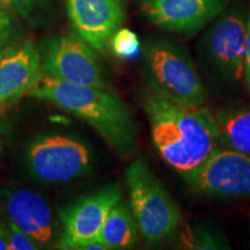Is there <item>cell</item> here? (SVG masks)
Here are the masks:
<instances>
[{
	"label": "cell",
	"instance_id": "cell-1",
	"mask_svg": "<svg viewBox=\"0 0 250 250\" xmlns=\"http://www.w3.org/2000/svg\"><path fill=\"white\" fill-rule=\"evenodd\" d=\"M143 105L156 149L181 176L197 169L219 146L217 120L208 108L176 104L152 90Z\"/></svg>",
	"mask_w": 250,
	"mask_h": 250
},
{
	"label": "cell",
	"instance_id": "cell-2",
	"mask_svg": "<svg viewBox=\"0 0 250 250\" xmlns=\"http://www.w3.org/2000/svg\"><path fill=\"white\" fill-rule=\"evenodd\" d=\"M29 94L87 122L121 158L126 159L133 154L137 132L132 114L107 88L76 85L43 74Z\"/></svg>",
	"mask_w": 250,
	"mask_h": 250
},
{
	"label": "cell",
	"instance_id": "cell-3",
	"mask_svg": "<svg viewBox=\"0 0 250 250\" xmlns=\"http://www.w3.org/2000/svg\"><path fill=\"white\" fill-rule=\"evenodd\" d=\"M144 72L152 92L176 104L202 107L208 100L191 56L176 41L160 40L149 45Z\"/></svg>",
	"mask_w": 250,
	"mask_h": 250
},
{
	"label": "cell",
	"instance_id": "cell-4",
	"mask_svg": "<svg viewBox=\"0 0 250 250\" xmlns=\"http://www.w3.org/2000/svg\"><path fill=\"white\" fill-rule=\"evenodd\" d=\"M125 183L130 193L131 211L144 240L153 245L173 235L182 214L144 159H137L127 167Z\"/></svg>",
	"mask_w": 250,
	"mask_h": 250
},
{
	"label": "cell",
	"instance_id": "cell-5",
	"mask_svg": "<svg viewBox=\"0 0 250 250\" xmlns=\"http://www.w3.org/2000/svg\"><path fill=\"white\" fill-rule=\"evenodd\" d=\"M247 18L243 6H233L219 15L201 41L199 52L205 70L223 85L243 83Z\"/></svg>",
	"mask_w": 250,
	"mask_h": 250
},
{
	"label": "cell",
	"instance_id": "cell-6",
	"mask_svg": "<svg viewBox=\"0 0 250 250\" xmlns=\"http://www.w3.org/2000/svg\"><path fill=\"white\" fill-rule=\"evenodd\" d=\"M182 179L193 192L215 199L250 197V156L221 146Z\"/></svg>",
	"mask_w": 250,
	"mask_h": 250
},
{
	"label": "cell",
	"instance_id": "cell-7",
	"mask_svg": "<svg viewBox=\"0 0 250 250\" xmlns=\"http://www.w3.org/2000/svg\"><path fill=\"white\" fill-rule=\"evenodd\" d=\"M43 74L54 79L107 88L98 56L83 40L73 36L50 37L39 49Z\"/></svg>",
	"mask_w": 250,
	"mask_h": 250
},
{
	"label": "cell",
	"instance_id": "cell-8",
	"mask_svg": "<svg viewBox=\"0 0 250 250\" xmlns=\"http://www.w3.org/2000/svg\"><path fill=\"white\" fill-rule=\"evenodd\" d=\"M31 174L45 183H62L77 179L90 167V154L83 143L65 136L36 139L27 152Z\"/></svg>",
	"mask_w": 250,
	"mask_h": 250
},
{
	"label": "cell",
	"instance_id": "cell-9",
	"mask_svg": "<svg viewBox=\"0 0 250 250\" xmlns=\"http://www.w3.org/2000/svg\"><path fill=\"white\" fill-rule=\"evenodd\" d=\"M122 199L121 189L109 186L83 196L61 213L62 234L59 249H76L89 241H96L111 208Z\"/></svg>",
	"mask_w": 250,
	"mask_h": 250
},
{
	"label": "cell",
	"instance_id": "cell-10",
	"mask_svg": "<svg viewBox=\"0 0 250 250\" xmlns=\"http://www.w3.org/2000/svg\"><path fill=\"white\" fill-rule=\"evenodd\" d=\"M230 0H140L143 13L154 26L192 35L217 19Z\"/></svg>",
	"mask_w": 250,
	"mask_h": 250
},
{
	"label": "cell",
	"instance_id": "cell-11",
	"mask_svg": "<svg viewBox=\"0 0 250 250\" xmlns=\"http://www.w3.org/2000/svg\"><path fill=\"white\" fill-rule=\"evenodd\" d=\"M72 27L81 40L99 52H104L120 29L124 13L117 0H66Z\"/></svg>",
	"mask_w": 250,
	"mask_h": 250
},
{
	"label": "cell",
	"instance_id": "cell-12",
	"mask_svg": "<svg viewBox=\"0 0 250 250\" xmlns=\"http://www.w3.org/2000/svg\"><path fill=\"white\" fill-rule=\"evenodd\" d=\"M42 76L40 52L31 42L0 57V107L29 94Z\"/></svg>",
	"mask_w": 250,
	"mask_h": 250
},
{
	"label": "cell",
	"instance_id": "cell-13",
	"mask_svg": "<svg viewBox=\"0 0 250 250\" xmlns=\"http://www.w3.org/2000/svg\"><path fill=\"white\" fill-rule=\"evenodd\" d=\"M6 212L9 221L24 230L41 247L52 242L57 224L44 197L28 189L15 190L6 198Z\"/></svg>",
	"mask_w": 250,
	"mask_h": 250
},
{
	"label": "cell",
	"instance_id": "cell-14",
	"mask_svg": "<svg viewBox=\"0 0 250 250\" xmlns=\"http://www.w3.org/2000/svg\"><path fill=\"white\" fill-rule=\"evenodd\" d=\"M214 116L219 146L250 156V102L225 107Z\"/></svg>",
	"mask_w": 250,
	"mask_h": 250
},
{
	"label": "cell",
	"instance_id": "cell-15",
	"mask_svg": "<svg viewBox=\"0 0 250 250\" xmlns=\"http://www.w3.org/2000/svg\"><path fill=\"white\" fill-rule=\"evenodd\" d=\"M138 225L131 208L118 201L111 208L101 228L98 240L108 249H130L137 242Z\"/></svg>",
	"mask_w": 250,
	"mask_h": 250
},
{
	"label": "cell",
	"instance_id": "cell-16",
	"mask_svg": "<svg viewBox=\"0 0 250 250\" xmlns=\"http://www.w3.org/2000/svg\"><path fill=\"white\" fill-rule=\"evenodd\" d=\"M183 246L190 249H229L226 240L205 228H195L183 236Z\"/></svg>",
	"mask_w": 250,
	"mask_h": 250
},
{
	"label": "cell",
	"instance_id": "cell-17",
	"mask_svg": "<svg viewBox=\"0 0 250 250\" xmlns=\"http://www.w3.org/2000/svg\"><path fill=\"white\" fill-rule=\"evenodd\" d=\"M19 26L12 11L0 1V57L15 48Z\"/></svg>",
	"mask_w": 250,
	"mask_h": 250
},
{
	"label": "cell",
	"instance_id": "cell-18",
	"mask_svg": "<svg viewBox=\"0 0 250 250\" xmlns=\"http://www.w3.org/2000/svg\"><path fill=\"white\" fill-rule=\"evenodd\" d=\"M111 48L120 57L130 58L139 51V40L129 29H118L111 37Z\"/></svg>",
	"mask_w": 250,
	"mask_h": 250
},
{
	"label": "cell",
	"instance_id": "cell-19",
	"mask_svg": "<svg viewBox=\"0 0 250 250\" xmlns=\"http://www.w3.org/2000/svg\"><path fill=\"white\" fill-rule=\"evenodd\" d=\"M8 250H35L42 248L30 235L9 221L7 226Z\"/></svg>",
	"mask_w": 250,
	"mask_h": 250
},
{
	"label": "cell",
	"instance_id": "cell-20",
	"mask_svg": "<svg viewBox=\"0 0 250 250\" xmlns=\"http://www.w3.org/2000/svg\"><path fill=\"white\" fill-rule=\"evenodd\" d=\"M6 7L24 19H31L36 15L45 0H0Z\"/></svg>",
	"mask_w": 250,
	"mask_h": 250
},
{
	"label": "cell",
	"instance_id": "cell-21",
	"mask_svg": "<svg viewBox=\"0 0 250 250\" xmlns=\"http://www.w3.org/2000/svg\"><path fill=\"white\" fill-rule=\"evenodd\" d=\"M243 86L250 93V8L247 18V33L245 45V58H243Z\"/></svg>",
	"mask_w": 250,
	"mask_h": 250
},
{
	"label": "cell",
	"instance_id": "cell-22",
	"mask_svg": "<svg viewBox=\"0 0 250 250\" xmlns=\"http://www.w3.org/2000/svg\"><path fill=\"white\" fill-rule=\"evenodd\" d=\"M0 250H8L7 228L0 223Z\"/></svg>",
	"mask_w": 250,
	"mask_h": 250
},
{
	"label": "cell",
	"instance_id": "cell-23",
	"mask_svg": "<svg viewBox=\"0 0 250 250\" xmlns=\"http://www.w3.org/2000/svg\"><path fill=\"white\" fill-rule=\"evenodd\" d=\"M117 1H118V2H122V1H124V0H117Z\"/></svg>",
	"mask_w": 250,
	"mask_h": 250
}]
</instances>
